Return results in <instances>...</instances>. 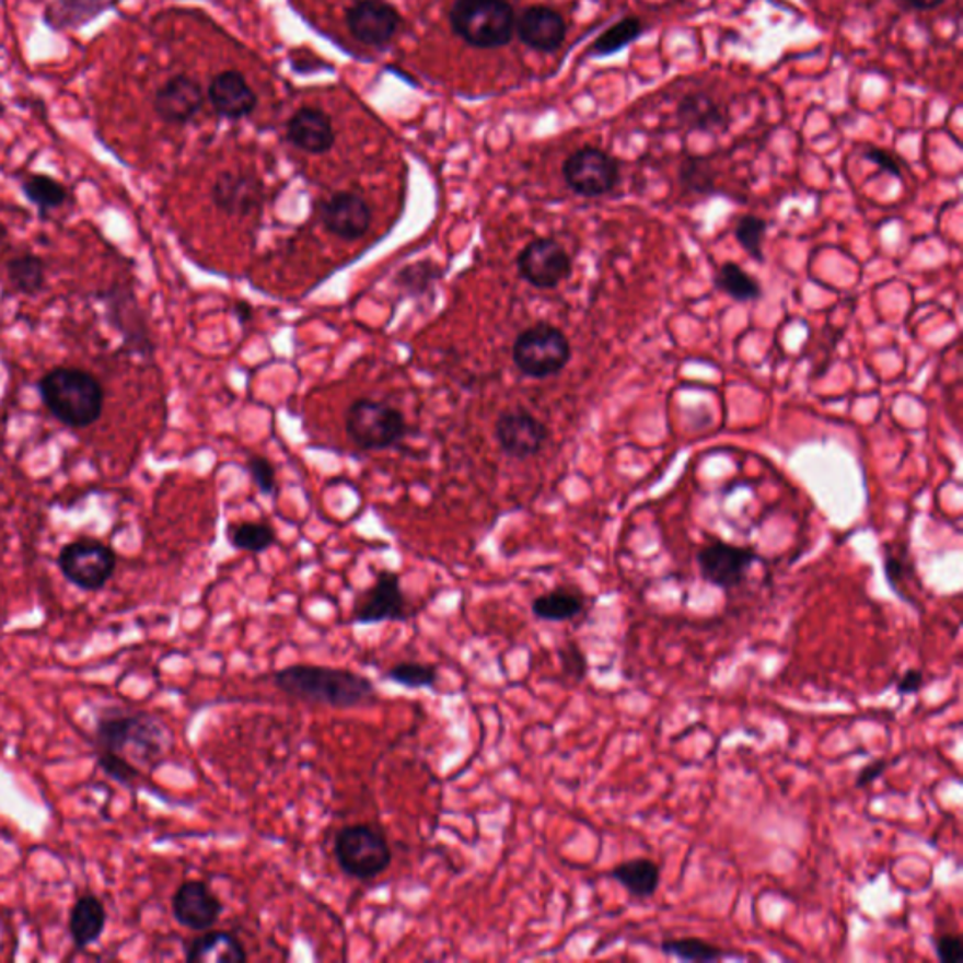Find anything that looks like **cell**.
I'll return each instance as SVG.
<instances>
[{
  "instance_id": "obj_1",
  "label": "cell",
  "mask_w": 963,
  "mask_h": 963,
  "mask_svg": "<svg viewBox=\"0 0 963 963\" xmlns=\"http://www.w3.org/2000/svg\"><path fill=\"white\" fill-rule=\"evenodd\" d=\"M94 753L127 758L136 768H159L174 750V732L146 709L106 708L94 724Z\"/></svg>"
},
{
  "instance_id": "obj_2",
  "label": "cell",
  "mask_w": 963,
  "mask_h": 963,
  "mask_svg": "<svg viewBox=\"0 0 963 963\" xmlns=\"http://www.w3.org/2000/svg\"><path fill=\"white\" fill-rule=\"evenodd\" d=\"M274 683L288 696L337 709L376 703V689L368 677L345 669L294 664L275 672Z\"/></svg>"
},
{
  "instance_id": "obj_3",
  "label": "cell",
  "mask_w": 963,
  "mask_h": 963,
  "mask_svg": "<svg viewBox=\"0 0 963 963\" xmlns=\"http://www.w3.org/2000/svg\"><path fill=\"white\" fill-rule=\"evenodd\" d=\"M44 407L62 426L85 429L101 420L104 388L101 381L80 368H54L38 381Z\"/></svg>"
},
{
  "instance_id": "obj_4",
  "label": "cell",
  "mask_w": 963,
  "mask_h": 963,
  "mask_svg": "<svg viewBox=\"0 0 963 963\" xmlns=\"http://www.w3.org/2000/svg\"><path fill=\"white\" fill-rule=\"evenodd\" d=\"M450 25L471 47L499 49L514 36V8L509 0H454Z\"/></svg>"
},
{
  "instance_id": "obj_5",
  "label": "cell",
  "mask_w": 963,
  "mask_h": 963,
  "mask_svg": "<svg viewBox=\"0 0 963 963\" xmlns=\"http://www.w3.org/2000/svg\"><path fill=\"white\" fill-rule=\"evenodd\" d=\"M335 860L343 873L358 881L381 877L392 863L388 837L373 824H348L334 839Z\"/></svg>"
},
{
  "instance_id": "obj_6",
  "label": "cell",
  "mask_w": 963,
  "mask_h": 963,
  "mask_svg": "<svg viewBox=\"0 0 963 963\" xmlns=\"http://www.w3.org/2000/svg\"><path fill=\"white\" fill-rule=\"evenodd\" d=\"M570 358L572 348L567 335L548 322H538L522 332L512 347L515 368L538 381L559 375L569 366Z\"/></svg>"
},
{
  "instance_id": "obj_7",
  "label": "cell",
  "mask_w": 963,
  "mask_h": 963,
  "mask_svg": "<svg viewBox=\"0 0 963 963\" xmlns=\"http://www.w3.org/2000/svg\"><path fill=\"white\" fill-rule=\"evenodd\" d=\"M98 300L106 308V321L120 335L127 355L151 360L154 355V343L149 329L148 315L141 309L138 295L128 285L115 282L106 290L98 292Z\"/></svg>"
},
{
  "instance_id": "obj_8",
  "label": "cell",
  "mask_w": 963,
  "mask_h": 963,
  "mask_svg": "<svg viewBox=\"0 0 963 963\" xmlns=\"http://www.w3.org/2000/svg\"><path fill=\"white\" fill-rule=\"evenodd\" d=\"M57 567L68 583L81 591L96 593L114 578L117 554L104 542L83 536L60 548Z\"/></svg>"
},
{
  "instance_id": "obj_9",
  "label": "cell",
  "mask_w": 963,
  "mask_h": 963,
  "mask_svg": "<svg viewBox=\"0 0 963 963\" xmlns=\"http://www.w3.org/2000/svg\"><path fill=\"white\" fill-rule=\"evenodd\" d=\"M345 428L352 441L363 450H386L402 441L407 421L397 408L373 399H356L348 407Z\"/></svg>"
},
{
  "instance_id": "obj_10",
  "label": "cell",
  "mask_w": 963,
  "mask_h": 963,
  "mask_svg": "<svg viewBox=\"0 0 963 963\" xmlns=\"http://www.w3.org/2000/svg\"><path fill=\"white\" fill-rule=\"evenodd\" d=\"M562 179L575 195L583 198H601L617 187L619 164L612 154L602 149L585 146L562 162Z\"/></svg>"
},
{
  "instance_id": "obj_11",
  "label": "cell",
  "mask_w": 963,
  "mask_h": 963,
  "mask_svg": "<svg viewBox=\"0 0 963 963\" xmlns=\"http://www.w3.org/2000/svg\"><path fill=\"white\" fill-rule=\"evenodd\" d=\"M518 271L523 281L541 290L557 288L572 274V260L561 243L552 237L529 241L518 255Z\"/></svg>"
},
{
  "instance_id": "obj_12",
  "label": "cell",
  "mask_w": 963,
  "mask_h": 963,
  "mask_svg": "<svg viewBox=\"0 0 963 963\" xmlns=\"http://www.w3.org/2000/svg\"><path fill=\"white\" fill-rule=\"evenodd\" d=\"M755 561L756 554L753 549L722 541L706 544L696 556L704 582L711 583L727 593L742 585Z\"/></svg>"
},
{
  "instance_id": "obj_13",
  "label": "cell",
  "mask_w": 963,
  "mask_h": 963,
  "mask_svg": "<svg viewBox=\"0 0 963 963\" xmlns=\"http://www.w3.org/2000/svg\"><path fill=\"white\" fill-rule=\"evenodd\" d=\"M345 23L363 46L384 47L402 28V15L386 0H356L345 14Z\"/></svg>"
},
{
  "instance_id": "obj_14",
  "label": "cell",
  "mask_w": 963,
  "mask_h": 963,
  "mask_svg": "<svg viewBox=\"0 0 963 963\" xmlns=\"http://www.w3.org/2000/svg\"><path fill=\"white\" fill-rule=\"evenodd\" d=\"M352 616L358 625L405 622L410 616V610H408L407 596L403 593L399 576L390 570L376 576L373 588H369L356 602Z\"/></svg>"
},
{
  "instance_id": "obj_15",
  "label": "cell",
  "mask_w": 963,
  "mask_h": 963,
  "mask_svg": "<svg viewBox=\"0 0 963 963\" xmlns=\"http://www.w3.org/2000/svg\"><path fill=\"white\" fill-rule=\"evenodd\" d=\"M222 902L204 881H185L172 896L175 923L190 931H208L221 918Z\"/></svg>"
},
{
  "instance_id": "obj_16",
  "label": "cell",
  "mask_w": 963,
  "mask_h": 963,
  "mask_svg": "<svg viewBox=\"0 0 963 963\" xmlns=\"http://www.w3.org/2000/svg\"><path fill=\"white\" fill-rule=\"evenodd\" d=\"M496 437L502 452L514 460L538 454L548 441V428L527 410H507L496 421Z\"/></svg>"
},
{
  "instance_id": "obj_17",
  "label": "cell",
  "mask_w": 963,
  "mask_h": 963,
  "mask_svg": "<svg viewBox=\"0 0 963 963\" xmlns=\"http://www.w3.org/2000/svg\"><path fill=\"white\" fill-rule=\"evenodd\" d=\"M206 96L200 83L187 74L164 81L153 96V109L167 125H187L204 107Z\"/></svg>"
},
{
  "instance_id": "obj_18",
  "label": "cell",
  "mask_w": 963,
  "mask_h": 963,
  "mask_svg": "<svg viewBox=\"0 0 963 963\" xmlns=\"http://www.w3.org/2000/svg\"><path fill=\"white\" fill-rule=\"evenodd\" d=\"M321 221L329 234L355 241L368 234L373 222V211L360 195L335 193L322 204Z\"/></svg>"
},
{
  "instance_id": "obj_19",
  "label": "cell",
  "mask_w": 963,
  "mask_h": 963,
  "mask_svg": "<svg viewBox=\"0 0 963 963\" xmlns=\"http://www.w3.org/2000/svg\"><path fill=\"white\" fill-rule=\"evenodd\" d=\"M214 208L230 217H251L264 204V185L256 175L222 172L211 188Z\"/></svg>"
},
{
  "instance_id": "obj_20",
  "label": "cell",
  "mask_w": 963,
  "mask_h": 963,
  "mask_svg": "<svg viewBox=\"0 0 963 963\" xmlns=\"http://www.w3.org/2000/svg\"><path fill=\"white\" fill-rule=\"evenodd\" d=\"M523 46L541 54H554L567 38V23L554 8L529 7L515 18V31Z\"/></svg>"
},
{
  "instance_id": "obj_21",
  "label": "cell",
  "mask_w": 963,
  "mask_h": 963,
  "mask_svg": "<svg viewBox=\"0 0 963 963\" xmlns=\"http://www.w3.org/2000/svg\"><path fill=\"white\" fill-rule=\"evenodd\" d=\"M208 98L214 114L230 120L248 117L258 106V96L237 70H224L214 76L209 83Z\"/></svg>"
},
{
  "instance_id": "obj_22",
  "label": "cell",
  "mask_w": 963,
  "mask_h": 963,
  "mask_svg": "<svg viewBox=\"0 0 963 963\" xmlns=\"http://www.w3.org/2000/svg\"><path fill=\"white\" fill-rule=\"evenodd\" d=\"M287 140L303 153H328L335 146L332 117L316 107H301L288 119Z\"/></svg>"
},
{
  "instance_id": "obj_23",
  "label": "cell",
  "mask_w": 963,
  "mask_h": 963,
  "mask_svg": "<svg viewBox=\"0 0 963 963\" xmlns=\"http://www.w3.org/2000/svg\"><path fill=\"white\" fill-rule=\"evenodd\" d=\"M107 910L101 897L91 892L81 894L76 900L70 917H68V931L76 949L83 950L91 944L101 941L102 933L106 930Z\"/></svg>"
},
{
  "instance_id": "obj_24",
  "label": "cell",
  "mask_w": 963,
  "mask_h": 963,
  "mask_svg": "<svg viewBox=\"0 0 963 963\" xmlns=\"http://www.w3.org/2000/svg\"><path fill=\"white\" fill-rule=\"evenodd\" d=\"M247 958V950L232 931L201 933L185 947L188 963H243Z\"/></svg>"
},
{
  "instance_id": "obj_25",
  "label": "cell",
  "mask_w": 963,
  "mask_h": 963,
  "mask_svg": "<svg viewBox=\"0 0 963 963\" xmlns=\"http://www.w3.org/2000/svg\"><path fill=\"white\" fill-rule=\"evenodd\" d=\"M114 7L109 0H54L44 12V23L51 31H80Z\"/></svg>"
},
{
  "instance_id": "obj_26",
  "label": "cell",
  "mask_w": 963,
  "mask_h": 963,
  "mask_svg": "<svg viewBox=\"0 0 963 963\" xmlns=\"http://www.w3.org/2000/svg\"><path fill=\"white\" fill-rule=\"evenodd\" d=\"M676 114L682 127L698 132H717L729 125L724 109L703 91L685 94L677 104Z\"/></svg>"
},
{
  "instance_id": "obj_27",
  "label": "cell",
  "mask_w": 963,
  "mask_h": 963,
  "mask_svg": "<svg viewBox=\"0 0 963 963\" xmlns=\"http://www.w3.org/2000/svg\"><path fill=\"white\" fill-rule=\"evenodd\" d=\"M610 879L629 892L635 900L655 896L661 884V868L651 858H635L617 863L610 870Z\"/></svg>"
},
{
  "instance_id": "obj_28",
  "label": "cell",
  "mask_w": 963,
  "mask_h": 963,
  "mask_svg": "<svg viewBox=\"0 0 963 963\" xmlns=\"http://www.w3.org/2000/svg\"><path fill=\"white\" fill-rule=\"evenodd\" d=\"M585 608V599L578 589L557 588L544 595L536 596L531 610L533 616L541 622L565 623L572 622L582 614Z\"/></svg>"
},
{
  "instance_id": "obj_29",
  "label": "cell",
  "mask_w": 963,
  "mask_h": 963,
  "mask_svg": "<svg viewBox=\"0 0 963 963\" xmlns=\"http://www.w3.org/2000/svg\"><path fill=\"white\" fill-rule=\"evenodd\" d=\"M21 193L38 209L42 219L55 209L62 208L68 200V190L62 183L46 174L28 175L21 183Z\"/></svg>"
},
{
  "instance_id": "obj_30",
  "label": "cell",
  "mask_w": 963,
  "mask_h": 963,
  "mask_svg": "<svg viewBox=\"0 0 963 963\" xmlns=\"http://www.w3.org/2000/svg\"><path fill=\"white\" fill-rule=\"evenodd\" d=\"M7 275L15 292L36 295L46 285V264L40 256L23 253L8 260Z\"/></svg>"
},
{
  "instance_id": "obj_31",
  "label": "cell",
  "mask_w": 963,
  "mask_h": 963,
  "mask_svg": "<svg viewBox=\"0 0 963 963\" xmlns=\"http://www.w3.org/2000/svg\"><path fill=\"white\" fill-rule=\"evenodd\" d=\"M717 290L736 301H755L763 298V285L756 281V277L747 274L736 262L722 264L716 274Z\"/></svg>"
},
{
  "instance_id": "obj_32",
  "label": "cell",
  "mask_w": 963,
  "mask_h": 963,
  "mask_svg": "<svg viewBox=\"0 0 963 963\" xmlns=\"http://www.w3.org/2000/svg\"><path fill=\"white\" fill-rule=\"evenodd\" d=\"M643 33V21L638 20L635 15L623 18V20L614 23L612 27L606 28L604 33L596 36V40L589 47L588 54L591 57H610L622 51L625 47L638 40Z\"/></svg>"
},
{
  "instance_id": "obj_33",
  "label": "cell",
  "mask_w": 963,
  "mask_h": 963,
  "mask_svg": "<svg viewBox=\"0 0 963 963\" xmlns=\"http://www.w3.org/2000/svg\"><path fill=\"white\" fill-rule=\"evenodd\" d=\"M227 538L230 546L248 554H262L275 544V531L266 522H243L228 525Z\"/></svg>"
},
{
  "instance_id": "obj_34",
  "label": "cell",
  "mask_w": 963,
  "mask_h": 963,
  "mask_svg": "<svg viewBox=\"0 0 963 963\" xmlns=\"http://www.w3.org/2000/svg\"><path fill=\"white\" fill-rule=\"evenodd\" d=\"M659 950L666 956L677 958L682 962H719L724 958V952L717 944L708 943L698 937H677L666 939L659 944Z\"/></svg>"
},
{
  "instance_id": "obj_35",
  "label": "cell",
  "mask_w": 963,
  "mask_h": 963,
  "mask_svg": "<svg viewBox=\"0 0 963 963\" xmlns=\"http://www.w3.org/2000/svg\"><path fill=\"white\" fill-rule=\"evenodd\" d=\"M384 677L388 682L402 685L405 689H436L439 672L433 664L399 662V664H395L394 669H390Z\"/></svg>"
},
{
  "instance_id": "obj_36",
  "label": "cell",
  "mask_w": 963,
  "mask_h": 963,
  "mask_svg": "<svg viewBox=\"0 0 963 963\" xmlns=\"http://www.w3.org/2000/svg\"><path fill=\"white\" fill-rule=\"evenodd\" d=\"M716 167L704 156H687L680 166V181L691 193L709 195L716 190Z\"/></svg>"
},
{
  "instance_id": "obj_37",
  "label": "cell",
  "mask_w": 963,
  "mask_h": 963,
  "mask_svg": "<svg viewBox=\"0 0 963 963\" xmlns=\"http://www.w3.org/2000/svg\"><path fill=\"white\" fill-rule=\"evenodd\" d=\"M441 277V269L433 262L421 260L403 268L397 275V285L410 295L426 294Z\"/></svg>"
},
{
  "instance_id": "obj_38",
  "label": "cell",
  "mask_w": 963,
  "mask_h": 963,
  "mask_svg": "<svg viewBox=\"0 0 963 963\" xmlns=\"http://www.w3.org/2000/svg\"><path fill=\"white\" fill-rule=\"evenodd\" d=\"M766 230H768V222L756 214H743L736 222L734 237L753 260L764 262L763 243Z\"/></svg>"
},
{
  "instance_id": "obj_39",
  "label": "cell",
  "mask_w": 963,
  "mask_h": 963,
  "mask_svg": "<svg viewBox=\"0 0 963 963\" xmlns=\"http://www.w3.org/2000/svg\"><path fill=\"white\" fill-rule=\"evenodd\" d=\"M94 758H96L98 768H101L109 779H114L115 782L125 785V787H132V785L138 782V779L141 777V769L136 768L135 764L127 761V758H123V756L96 751V753H94Z\"/></svg>"
},
{
  "instance_id": "obj_40",
  "label": "cell",
  "mask_w": 963,
  "mask_h": 963,
  "mask_svg": "<svg viewBox=\"0 0 963 963\" xmlns=\"http://www.w3.org/2000/svg\"><path fill=\"white\" fill-rule=\"evenodd\" d=\"M557 655H559V661H561L565 676L572 677L575 682H583L585 680L589 670L588 657L583 653V649L580 648V643L575 642V640L562 643L559 651H557Z\"/></svg>"
},
{
  "instance_id": "obj_41",
  "label": "cell",
  "mask_w": 963,
  "mask_h": 963,
  "mask_svg": "<svg viewBox=\"0 0 963 963\" xmlns=\"http://www.w3.org/2000/svg\"><path fill=\"white\" fill-rule=\"evenodd\" d=\"M248 473L253 476L256 486L264 496H271L277 488V478H275V468L266 457L253 455L247 462Z\"/></svg>"
},
{
  "instance_id": "obj_42",
  "label": "cell",
  "mask_w": 963,
  "mask_h": 963,
  "mask_svg": "<svg viewBox=\"0 0 963 963\" xmlns=\"http://www.w3.org/2000/svg\"><path fill=\"white\" fill-rule=\"evenodd\" d=\"M936 944V954L943 963H962L963 962V941L960 936L944 933L933 939Z\"/></svg>"
},
{
  "instance_id": "obj_43",
  "label": "cell",
  "mask_w": 963,
  "mask_h": 963,
  "mask_svg": "<svg viewBox=\"0 0 963 963\" xmlns=\"http://www.w3.org/2000/svg\"><path fill=\"white\" fill-rule=\"evenodd\" d=\"M863 159L873 162L879 170H883V172L892 175V177H902V166H900V162H897L896 156L889 153L886 149L868 148L863 151Z\"/></svg>"
},
{
  "instance_id": "obj_44",
  "label": "cell",
  "mask_w": 963,
  "mask_h": 963,
  "mask_svg": "<svg viewBox=\"0 0 963 963\" xmlns=\"http://www.w3.org/2000/svg\"><path fill=\"white\" fill-rule=\"evenodd\" d=\"M889 768V761L886 758H877L873 763L868 764V766H863L860 769V774L857 776V785L858 789H866V787H870L873 782L879 779V777H883L884 771Z\"/></svg>"
},
{
  "instance_id": "obj_45",
  "label": "cell",
  "mask_w": 963,
  "mask_h": 963,
  "mask_svg": "<svg viewBox=\"0 0 963 963\" xmlns=\"http://www.w3.org/2000/svg\"><path fill=\"white\" fill-rule=\"evenodd\" d=\"M924 674L920 670L910 669L903 674L902 680L897 682L896 691L900 695H915L923 689Z\"/></svg>"
},
{
  "instance_id": "obj_46",
  "label": "cell",
  "mask_w": 963,
  "mask_h": 963,
  "mask_svg": "<svg viewBox=\"0 0 963 963\" xmlns=\"http://www.w3.org/2000/svg\"><path fill=\"white\" fill-rule=\"evenodd\" d=\"M884 572H886V582L894 591H900V580L903 578V562L896 557H886L884 561Z\"/></svg>"
},
{
  "instance_id": "obj_47",
  "label": "cell",
  "mask_w": 963,
  "mask_h": 963,
  "mask_svg": "<svg viewBox=\"0 0 963 963\" xmlns=\"http://www.w3.org/2000/svg\"><path fill=\"white\" fill-rule=\"evenodd\" d=\"M902 4L910 8V10H918V12H930V10H936V8L941 7L944 0H900Z\"/></svg>"
},
{
  "instance_id": "obj_48",
  "label": "cell",
  "mask_w": 963,
  "mask_h": 963,
  "mask_svg": "<svg viewBox=\"0 0 963 963\" xmlns=\"http://www.w3.org/2000/svg\"><path fill=\"white\" fill-rule=\"evenodd\" d=\"M234 316L240 324H247L253 318V308L245 301H237L234 305Z\"/></svg>"
}]
</instances>
